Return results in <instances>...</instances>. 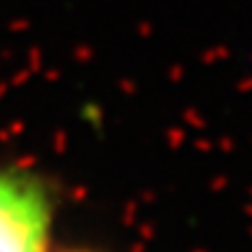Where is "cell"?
<instances>
[{"label": "cell", "instance_id": "cell-2", "mask_svg": "<svg viewBox=\"0 0 252 252\" xmlns=\"http://www.w3.org/2000/svg\"><path fill=\"white\" fill-rule=\"evenodd\" d=\"M65 252H94V250H80V248H77V250H65Z\"/></svg>", "mask_w": 252, "mask_h": 252}, {"label": "cell", "instance_id": "cell-1", "mask_svg": "<svg viewBox=\"0 0 252 252\" xmlns=\"http://www.w3.org/2000/svg\"><path fill=\"white\" fill-rule=\"evenodd\" d=\"M54 194L42 175L0 166V252H49Z\"/></svg>", "mask_w": 252, "mask_h": 252}]
</instances>
